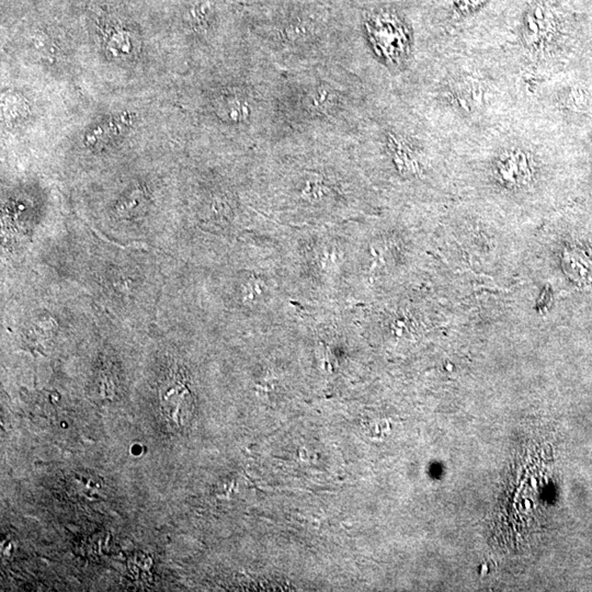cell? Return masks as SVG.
I'll list each match as a JSON object with an SVG mask.
<instances>
[{"label":"cell","mask_w":592,"mask_h":592,"mask_svg":"<svg viewBox=\"0 0 592 592\" xmlns=\"http://www.w3.org/2000/svg\"><path fill=\"white\" fill-rule=\"evenodd\" d=\"M553 25V15L548 8L540 5L531 8L525 17V37L531 42H538L550 34Z\"/></svg>","instance_id":"cell-2"},{"label":"cell","mask_w":592,"mask_h":592,"mask_svg":"<svg viewBox=\"0 0 592 592\" xmlns=\"http://www.w3.org/2000/svg\"><path fill=\"white\" fill-rule=\"evenodd\" d=\"M498 171L508 184H524L529 177L528 160L520 153H511L501 159Z\"/></svg>","instance_id":"cell-3"},{"label":"cell","mask_w":592,"mask_h":592,"mask_svg":"<svg viewBox=\"0 0 592 592\" xmlns=\"http://www.w3.org/2000/svg\"><path fill=\"white\" fill-rule=\"evenodd\" d=\"M562 267L579 286L592 288V255L585 248L572 246L562 256Z\"/></svg>","instance_id":"cell-1"},{"label":"cell","mask_w":592,"mask_h":592,"mask_svg":"<svg viewBox=\"0 0 592 592\" xmlns=\"http://www.w3.org/2000/svg\"><path fill=\"white\" fill-rule=\"evenodd\" d=\"M485 0H456V5L462 11H470L479 7Z\"/></svg>","instance_id":"cell-4"}]
</instances>
